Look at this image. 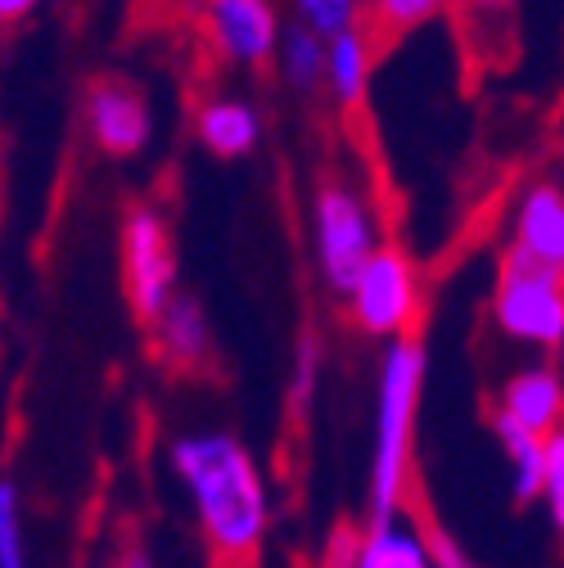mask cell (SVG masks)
<instances>
[{"mask_svg": "<svg viewBox=\"0 0 564 568\" xmlns=\"http://www.w3.org/2000/svg\"><path fill=\"white\" fill-rule=\"evenodd\" d=\"M168 469L185 491L208 555L222 568L253 564L275 515L258 456L226 429H185L168 443Z\"/></svg>", "mask_w": 564, "mask_h": 568, "instance_id": "1", "label": "cell"}, {"mask_svg": "<svg viewBox=\"0 0 564 568\" xmlns=\"http://www.w3.org/2000/svg\"><path fill=\"white\" fill-rule=\"evenodd\" d=\"M430 379V352L420 338H397L384 347L375 375V429L366 465V519L397 515L415 469V424Z\"/></svg>", "mask_w": 564, "mask_h": 568, "instance_id": "2", "label": "cell"}, {"mask_svg": "<svg viewBox=\"0 0 564 568\" xmlns=\"http://www.w3.org/2000/svg\"><path fill=\"white\" fill-rule=\"evenodd\" d=\"M308 244L316 280L334 298L352 290L362 266L384 248V226L375 199L348 176H325L308 203Z\"/></svg>", "mask_w": 564, "mask_h": 568, "instance_id": "3", "label": "cell"}, {"mask_svg": "<svg viewBox=\"0 0 564 568\" xmlns=\"http://www.w3.org/2000/svg\"><path fill=\"white\" fill-rule=\"evenodd\" d=\"M348 316L366 338H415L420 312H425V275H420L415 257L397 244H384L362 275L352 280V290L343 294Z\"/></svg>", "mask_w": 564, "mask_h": 568, "instance_id": "4", "label": "cell"}, {"mask_svg": "<svg viewBox=\"0 0 564 568\" xmlns=\"http://www.w3.org/2000/svg\"><path fill=\"white\" fill-rule=\"evenodd\" d=\"M487 321L502 338L533 347V352H560L564 347V275L506 262L492 280Z\"/></svg>", "mask_w": 564, "mask_h": 568, "instance_id": "5", "label": "cell"}, {"mask_svg": "<svg viewBox=\"0 0 564 568\" xmlns=\"http://www.w3.org/2000/svg\"><path fill=\"white\" fill-rule=\"evenodd\" d=\"M118 244H122V294H127L135 321L150 325L181 294L172 226L154 203H131L122 217Z\"/></svg>", "mask_w": 564, "mask_h": 568, "instance_id": "6", "label": "cell"}, {"mask_svg": "<svg viewBox=\"0 0 564 568\" xmlns=\"http://www.w3.org/2000/svg\"><path fill=\"white\" fill-rule=\"evenodd\" d=\"M82 122H87L91 145L109 159H131L154 140V109L145 91L122 78H100L87 87Z\"/></svg>", "mask_w": 564, "mask_h": 568, "instance_id": "7", "label": "cell"}, {"mask_svg": "<svg viewBox=\"0 0 564 568\" xmlns=\"http://www.w3.org/2000/svg\"><path fill=\"white\" fill-rule=\"evenodd\" d=\"M203 32L213 50L240 68H262L280 50V10L275 0H203Z\"/></svg>", "mask_w": 564, "mask_h": 568, "instance_id": "8", "label": "cell"}, {"mask_svg": "<svg viewBox=\"0 0 564 568\" xmlns=\"http://www.w3.org/2000/svg\"><path fill=\"white\" fill-rule=\"evenodd\" d=\"M506 262H524V266L564 275V190L555 181H533L515 199Z\"/></svg>", "mask_w": 564, "mask_h": 568, "instance_id": "9", "label": "cell"}, {"mask_svg": "<svg viewBox=\"0 0 564 568\" xmlns=\"http://www.w3.org/2000/svg\"><path fill=\"white\" fill-rule=\"evenodd\" d=\"M497 410H506L511 419H520L524 429L551 438L564 429V375L551 362H533L520 366L502 388H497Z\"/></svg>", "mask_w": 564, "mask_h": 568, "instance_id": "10", "label": "cell"}, {"mask_svg": "<svg viewBox=\"0 0 564 568\" xmlns=\"http://www.w3.org/2000/svg\"><path fill=\"white\" fill-rule=\"evenodd\" d=\"M150 338H154V357L168 371H199L213 362V325L199 298L177 294L154 321H150Z\"/></svg>", "mask_w": 564, "mask_h": 568, "instance_id": "11", "label": "cell"}, {"mask_svg": "<svg viewBox=\"0 0 564 568\" xmlns=\"http://www.w3.org/2000/svg\"><path fill=\"white\" fill-rule=\"evenodd\" d=\"M194 135L213 159H249L262 145V109L240 95H213L194 109Z\"/></svg>", "mask_w": 564, "mask_h": 568, "instance_id": "12", "label": "cell"}, {"mask_svg": "<svg viewBox=\"0 0 564 568\" xmlns=\"http://www.w3.org/2000/svg\"><path fill=\"white\" fill-rule=\"evenodd\" d=\"M362 568H439L434 537L406 510L362 524Z\"/></svg>", "mask_w": 564, "mask_h": 568, "instance_id": "13", "label": "cell"}, {"mask_svg": "<svg viewBox=\"0 0 564 568\" xmlns=\"http://www.w3.org/2000/svg\"><path fill=\"white\" fill-rule=\"evenodd\" d=\"M487 429L497 438L502 456H506V469H511V491L515 501H542V478H546V438L524 429L520 419H511L506 410L492 406L487 415Z\"/></svg>", "mask_w": 564, "mask_h": 568, "instance_id": "14", "label": "cell"}, {"mask_svg": "<svg viewBox=\"0 0 564 568\" xmlns=\"http://www.w3.org/2000/svg\"><path fill=\"white\" fill-rule=\"evenodd\" d=\"M375 78V41L366 28H348L330 37V68H325V87L339 109H362L371 95Z\"/></svg>", "mask_w": 564, "mask_h": 568, "instance_id": "15", "label": "cell"}, {"mask_svg": "<svg viewBox=\"0 0 564 568\" xmlns=\"http://www.w3.org/2000/svg\"><path fill=\"white\" fill-rule=\"evenodd\" d=\"M275 68H280V82L294 87L299 95H312L325 87V68H330V37L312 32L308 23H290L285 37H280L275 50Z\"/></svg>", "mask_w": 564, "mask_h": 568, "instance_id": "16", "label": "cell"}, {"mask_svg": "<svg viewBox=\"0 0 564 568\" xmlns=\"http://www.w3.org/2000/svg\"><path fill=\"white\" fill-rule=\"evenodd\" d=\"M447 6L452 0H371V19H375L380 32L402 37V32H415V28L434 23Z\"/></svg>", "mask_w": 564, "mask_h": 568, "instance_id": "17", "label": "cell"}, {"mask_svg": "<svg viewBox=\"0 0 564 568\" xmlns=\"http://www.w3.org/2000/svg\"><path fill=\"white\" fill-rule=\"evenodd\" d=\"M0 568H28L23 506H19V487L10 478H0Z\"/></svg>", "mask_w": 564, "mask_h": 568, "instance_id": "18", "label": "cell"}, {"mask_svg": "<svg viewBox=\"0 0 564 568\" xmlns=\"http://www.w3.org/2000/svg\"><path fill=\"white\" fill-rule=\"evenodd\" d=\"M290 6H294V19L308 23L312 32L339 37V32H348V28H357L366 0H290Z\"/></svg>", "mask_w": 564, "mask_h": 568, "instance_id": "19", "label": "cell"}, {"mask_svg": "<svg viewBox=\"0 0 564 568\" xmlns=\"http://www.w3.org/2000/svg\"><path fill=\"white\" fill-rule=\"evenodd\" d=\"M542 506L564 537V429L546 438V478H542Z\"/></svg>", "mask_w": 564, "mask_h": 568, "instance_id": "20", "label": "cell"}, {"mask_svg": "<svg viewBox=\"0 0 564 568\" xmlns=\"http://www.w3.org/2000/svg\"><path fill=\"white\" fill-rule=\"evenodd\" d=\"M316 384H321V347L312 343V334H303L299 352H294V371H290V397H294L299 410L312 402Z\"/></svg>", "mask_w": 564, "mask_h": 568, "instance_id": "21", "label": "cell"}, {"mask_svg": "<svg viewBox=\"0 0 564 568\" xmlns=\"http://www.w3.org/2000/svg\"><path fill=\"white\" fill-rule=\"evenodd\" d=\"M316 568H362V528L357 524H339L325 537Z\"/></svg>", "mask_w": 564, "mask_h": 568, "instance_id": "22", "label": "cell"}, {"mask_svg": "<svg viewBox=\"0 0 564 568\" xmlns=\"http://www.w3.org/2000/svg\"><path fill=\"white\" fill-rule=\"evenodd\" d=\"M456 10L474 23H511L515 19V0H456Z\"/></svg>", "mask_w": 564, "mask_h": 568, "instance_id": "23", "label": "cell"}, {"mask_svg": "<svg viewBox=\"0 0 564 568\" xmlns=\"http://www.w3.org/2000/svg\"><path fill=\"white\" fill-rule=\"evenodd\" d=\"M430 537H434V559H439V568H479V559H474V555H470L452 532L434 528Z\"/></svg>", "mask_w": 564, "mask_h": 568, "instance_id": "24", "label": "cell"}, {"mask_svg": "<svg viewBox=\"0 0 564 568\" xmlns=\"http://www.w3.org/2000/svg\"><path fill=\"white\" fill-rule=\"evenodd\" d=\"M41 6V0H0V28H14V23H23L32 10Z\"/></svg>", "mask_w": 564, "mask_h": 568, "instance_id": "25", "label": "cell"}, {"mask_svg": "<svg viewBox=\"0 0 564 568\" xmlns=\"http://www.w3.org/2000/svg\"><path fill=\"white\" fill-rule=\"evenodd\" d=\"M113 568H154V555H150L145 546H127V550L118 555Z\"/></svg>", "mask_w": 564, "mask_h": 568, "instance_id": "26", "label": "cell"}]
</instances>
